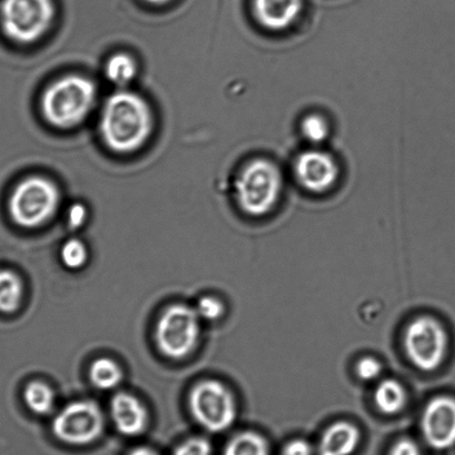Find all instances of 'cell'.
<instances>
[{
    "label": "cell",
    "mask_w": 455,
    "mask_h": 455,
    "mask_svg": "<svg viewBox=\"0 0 455 455\" xmlns=\"http://www.w3.org/2000/svg\"><path fill=\"white\" fill-rule=\"evenodd\" d=\"M60 259L66 267L81 269L87 263L88 251L81 240L72 238L61 247Z\"/></svg>",
    "instance_id": "22"
},
{
    "label": "cell",
    "mask_w": 455,
    "mask_h": 455,
    "mask_svg": "<svg viewBox=\"0 0 455 455\" xmlns=\"http://www.w3.org/2000/svg\"><path fill=\"white\" fill-rule=\"evenodd\" d=\"M306 0H253V15L260 28L269 33H283L298 23Z\"/></svg>",
    "instance_id": "12"
},
{
    "label": "cell",
    "mask_w": 455,
    "mask_h": 455,
    "mask_svg": "<svg viewBox=\"0 0 455 455\" xmlns=\"http://www.w3.org/2000/svg\"><path fill=\"white\" fill-rule=\"evenodd\" d=\"M448 334L439 321L421 316L411 322L404 333V347L415 368L433 372L440 368L448 351Z\"/></svg>",
    "instance_id": "8"
},
{
    "label": "cell",
    "mask_w": 455,
    "mask_h": 455,
    "mask_svg": "<svg viewBox=\"0 0 455 455\" xmlns=\"http://www.w3.org/2000/svg\"><path fill=\"white\" fill-rule=\"evenodd\" d=\"M408 401L403 386L395 379H384L375 388L374 403L382 413L393 415L401 412Z\"/></svg>",
    "instance_id": "15"
},
{
    "label": "cell",
    "mask_w": 455,
    "mask_h": 455,
    "mask_svg": "<svg viewBox=\"0 0 455 455\" xmlns=\"http://www.w3.org/2000/svg\"><path fill=\"white\" fill-rule=\"evenodd\" d=\"M90 379L92 386L100 390H113L121 384L123 371L116 362L108 359V357H100L92 362L91 365Z\"/></svg>",
    "instance_id": "18"
},
{
    "label": "cell",
    "mask_w": 455,
    "mask_h": 455,
    "mask_svg": "<svg viewBox=\"0 0 455 455\" xmlns=\"http://www.w3.org/2000/svg\"><path fill=\"white\" fill-rule=\"evenodd\" d=\"M382 372V365L374 357L366 356L357 362L356 373L357 377L363 381H373L379 377Z\"/></svg>",
    "instance_id": "25"
},
{
    "label": "cell",
    "mask_w": 455,
    "mask_h": 455,
    "mask_svg": "<svg viewBox=\"0 0 455 455\" xmlns=\"http://www.w3.org/2000/svg\"><path fill=\"white\" fill-rule=\"evenodd\" d=\"M424 440L431 448L446 450L455 445V399L437 396L428 402L421 421Z\"/></svg>",
    "instance_id": "11"
},
{
    "label": "cell",
    "mask_w": 455,
    "mask_h": 455,
    "mask_svg": "<svg viewBox=\"0 0 455 455\" xmlns=\"http://www.w3.org/2000/svg\"><path fill=\"white\" fill-rule=\"evenodd\" d=\"M88 219L87 207L82 203H75L69 207L68 213V222L70 228H81L86 223Z\"/></svg>",
    "instance_id": "26"
},
{
    "label": "cell",
    "mask_w": 455,
    "mask_h": 455,
    "mask_svg": "<svg viewBox=\"0 0 455 455\" xmlns=\"http://www.w3.org/2000/svg\"><path fill=\"white\" fill-rule=\"evenodd\" d=\"M312 446L304 440H293L284 446L281 455H312Z\"/></svg>",
    "instance_id": "28"
},
{
    "label": "cell",
    "mask_w": 455,
    "mask_h": 455,
    "mask_svg": "<svg viewBox=\"0 0 455 455\" xmlns=\"http://www.w3.org/2000/svg\"><path fill=\"white\" fill-rule=\"evenodd\" d=\"M189 411L196 421L206 431H227L236 419V403L232 392L223 383L206 379L189 392Z\"/></svg>",
    "instance_id": "7"
},
{
    "label": "cell",
    "mask_w": 455,
    "mask_h": 455,
    "mask_svg": "<svg viewBox=\"0 0 455 455\" xmlns=\"http://www.w3.org/2000/svg\"><path fill=\"white\" fill-rule=\"evenodd\" d=\"M360 431L352 423L337 422L321 437L319 455H351L359 445Z\"/></svg>",
    "instance_id": "14"
},
{
    "label": "cell",
    "mask_w": 455,
    "mask_h": 455,
    "mask_svg": "<svg viewBox=\"0 0 455 455\" xmlns=\"http://www.w3.org/2000/svg\"><path fill=\"white\" fill-rule=\"evenodd\" d=\"M144 2L150 4V5L154 6H162L166 5V4H169L172 2V0H144Z\"/></svg>",
    "instance_id": "30"
},
{
    "label": "cell",
    "mask_w": 455,
    "mask_h": 455,
    "mask_svg": "<svg viewBox=\"0 0 455 455\" xmlns=\"http://www.w3.org/2000/svg\"><path fill=\"white\" fill-rule=\"evenodd\" d=\"M284 180L276 163L258 157L246 163L234 183L237 205L251 218L271 213L280 202Z\"/></svg>",
    "instance_id": "3"
},
{
    "label": "cell",
    "mask_w": 455,
    "mask_h": 455,
    "mask_svg": "<svg viewBox=\"0 0 455 455\" xmlns=\"http://www.w3.org/2000/svg\"><path fill=\"white\" fill-rule=\"evenodd\" d=\"M223 455H268V444L255 432H243L225 446Z\"/></svg>",
    "instance_id": "20"
},
{
    "label": "cell",
    "mask_w": 455,
    "mask_h": 455,
    "mask_svg": "<svg viewBox=\"0 0 455 455\" xmlns=\"http://www.w3.org/2000/svg\"><path fill=\"white\" fill-rule=\"evenodd\" d=\"M139 73L137 63L131 55L126 52H117L110 56L105 64V76L115 86L125 90L134 81Z\"/></svg>",
    "instance_id": "16"
},
{
    "label": "cell",
    "mask_w": 455,
    "mask_h": 455,
    "mask_svg": "<svg viewBox=\"0 0 455 455\" xmlns=\"http://www.w3.org/2000/svg\"><path fill=\"white\" fill-rule=\"evenodd\" d=\"M60 191L56 183L43 176H30L12 191L8 211L12 222L34 229L50 222L60 205Z\"/></svg>",
    "instance_id": "4"
},
{
    "label": "cell",
    "mask_w": 455,
    "mask_h": 455,
    "mask_svg": "<svg viewBox=\"0 0 455 455\" xmlns=\"http://www.w3.org/2000/svg\"><path fill=\"white\" fill-rule=\"evenodd\" d=\"M128 455H157V453L148 448H139L132 451Z\"/></svg>",
    "instance_id": "29"
},
{
    "label": "cell",
    "mask_w": 455,
    "mask_h": 455,
    "mask_svg": "<svg viewBox=\"0 0 455 455\" xmlns=\"http://www.w3.org/2000/svg\"><path fill=\"white\" fill-rule=\"evenodd\" d=\"M55 14L52 0H4L0 25L11 41L30 45L50 32Z\"/></svg>",
    "instance_id": "5"
},
{
    "label": "cell",
    "mask_w": 455,
    "mask_h": 455,
    "mask_svg": "<svg viewBox=\"0 0 455 455\" xmlns=\"http://www.w3.org/2000/svg\"><path fill=\"white\" fill-rule=\"evenodd\" d=\"M200 319L218 321L224 315V304L213 296H203L196 307Z\"/></svg>",
    "instance_id": "23"
},
{
    "label": "cell",
    "mask_w": 455,
    "mask_h": 455,
    "mask_svg": "<svg viewBox=\"0 0 455 455\" xmlns=\"http://www.w3.org/2000/svg\"><path fill=\"white\" fill-rule=\"evenodd\" d=\"M96 85L82 75H66L46 88L42 97L44 118L60 130H70L86 121L95 108Z\"/></svg>",
    "instance_id": "2"
},
{
    "label": "cell",
    "mask_w": 455,
    "mask_h": 455,
    "mask_svg": "<svg viewBox=\"0 0 455 455\" xmlns=\"http://www.w3.org/2000/svg\"><path fill=\"white\" fill-rule=\"evenodd\" d=\"M293 172L299 187L315 194L330 191L339 178L338 161L332 154L317 148L299 154L294 161Z\"/></svg>",
    "instance_id": "10"
},
{
    "label": "cell",
    "mask_w": 455,
    "mask_h": 455,
    "mask_svg": "<svg viewBox=\"0 0 455 455\" xmlns=\"http://www.w3.org/2000/svg\"><path fill=\"white\" fill-rule=\"evenodd\" d=\"M110 415L117 431L123 435H140L148 427V410L130 393H118L113 397L110 402Z\"/></svg>",
    "instance_id": "13"
},
{
    "label": "cell",
    "mask_w": 455,
    "mask_h": 455,
    "mask_svg": "<svg viewBox=\"0 0 455 455\" xmlns=\"http://www.w3.org/2000/svg\"><path fill=\"white\" fill-rule=\"evenodd\" d=\"M105 428L103 411L94 401H75L56 415L54 435L69 445H87L100 439Z\"/></svg>",
    "instance_id": "9"
},
{
    "label": "cell",
    "mask_w": 455,
    "mask_h": 455,
    "mask_svg": "<svg viewBox=\"0 0 455 455\" xmlns=\"http://www.w3.org/2000/svg\"><path fill=\"white\" fill-rule=\"evenodd\" d=\"M25 404L37 415H47L52 412L55 404L54 391L43 382L29 383L24 392Z\"/></svg>",
    "instance_id": "19"
},
{
    "label": "cell",
    "mask_w": 455,
    "mask_h": 455,
    "mask_svg": "<svg viewBox=\"0 0 455 455\" xmlns=\"http://www.w3.org/2000/svg\"><path fill=\"white\" fill-rule=\"evenodd\" d=\"M200 321L196 308L185 304L167 307L156 326L158 350L172 360H182L192 355L200 339Z\"/></svg>",
    "instance_id": "6"
},
{
    "label": "cell",
    "mask_w": 455,
    "mask_h": 455,
    "mask_svg": "<svg viewBox=\"0 0 455 455\" xmlns=\"http://www.w3.org/2000/svg\"><path fill=\"white\" fill-rule=\"evenodd\" d=\"M174 455H212L210 442L202 437H192L176 448Z\"/></svg>",
    "instance_id": "24"
},
{
    "label": "cell",
    "mask_w": 455,
    "mask_h": 455,
    "mask_svg": "<svg viewBox=\"0 0 455 455\" xmlns=\"http://www.w3.org/2000/svg\"><path fill=\"white\" fill-rule=\"evenodd\" d=\"M300 134L312 145L324 143L330 136V123L328 118L320 113L306 115L299 124Z\"/></svg>",
    "instance_id": "21"
},
{
    "label": "cell",
    "mask_w": 455,
    "mask_h": 455,
    "mask_svg": "<svg viewBox=\"0 0 455 455\" xmlns=\"http://www.w3.org/2000/svg\"><path fill=\"white\" fill-rule=\"evenodd\" d=\"M153 128L152 108L136 92L125 90L114 92L101 108L100 136L115 153H135L148 143Z\"/></svg>",
    "instance_id": "1"
},
{
    "label": "cell",
    "mask_w": 455,
    "mask_h": 455,
    "mask_svg": "<svg viewBox=\"0 0 455 455\" xmlns=\"http://www.w3.org/2000/svg\"><path fill=\"white\" fill-rule=\"evenodd\" d=\"M24 296V284L20 277L12 271H0V312L5 315L19 310Z\"/></svg>",
    "instance_id": "17"
},
{
    "label": "cell",
    "mask_w": 455,
    "mask_h": 455,
    "mask_svg": "<svg viewBox=\"0 0 455 455\" xmlns=\"http://www.w3.org/2000/svg\"><path fill=\"white\" fill-rule=\"evenodd\" d=\"M390 455H422L421 451L414 441L402 439L397 441L391 449Z\"/></svg>",
    "instance_id": "27"
}]
</instances>
